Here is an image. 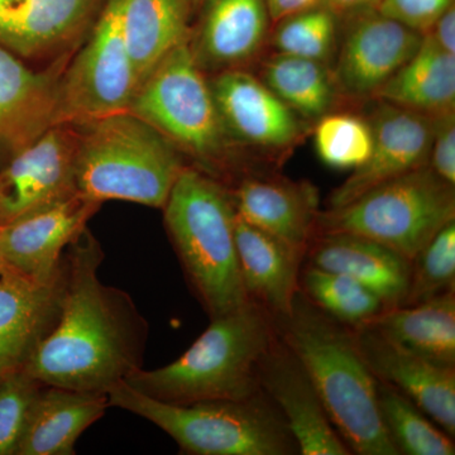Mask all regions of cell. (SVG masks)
Segmentation results:
<instances>
[{
	"mask_svg": "<svg viewBox=\"0 0 455 455\" xmlns=\"http://www.w3.org/2000/svg\"><path fill=\"white\" fill-rule=\"evenodd\" d=\"M274 317L248 301L211 325L176 361L156 370L132 373L134 390L172 405L241 400L260 391V359L276 338Z\"/></svg>",
	"mask_w": 455,
	"mask_h": 455,
	"instance_id": "obj_3",
	"label": "cell"
},
{
	"mask_svg": "<svg viewBox=\"0 0 455 455\" xmlns=\"http://www.w3.org/2000/svg\"><path fill=\"white\" fill-rule=\"evenodd\" d=\"M448 291H455V220L443 227L412 259L400 307L420 304Z\"/></svg>",
	"mask_w": 455,
	"mask_h": 455,
	"instance_id": "obj_32",
	"label": "cell"
},
{
	"mask_svg": "<svg viewBox=\"0 0 455 455\" xmlns=\"http://www.w3.org/2000/svg\"><path fill=\"white\" fill-rule=\"evenodd\" d=\"M314 145L323 164L335 170H357L373 146L370 121L352 113H328L317 119Z\"/></svg>",
	"mask_w": 455,
	"mask_h": 455,
	"instance_id": "obj_31",
	"label": "cell"
},
{
	"mask_svg": "<svg viewBox=\"0 0 455 455\" xmlns=\"http://www.w3.org/2000/svg\"><path fill=\"white\" fill-rule=\"evenodd\" d=\"M122 8L123 0H107L89 41L59 77L53 125L130 110L140 85L123 37Z\"/></svg>",
	"mask_w": 455,
	"mask_h": 455,
	"instance_id": "obj_9",
	"label": "cell"
},
{
	"mask_svg": "<svg viewBox=\"0 0 455 455\" xmlns=\"http://www.w3.org/2000/svg\"><path fill=\"white\" fill-rule=\"evenodd\" d=\"M106 394L42 386L16 455H73L84 431L109 409Z\"/></svg>",
	"mask_w": 455,
	"mask_h": 455,
	"instance_id": "obj_24",
	"label": "cell"
},
{
	"mask_svg": "<svg viewBox=\"0 0 455 455\" xmlns=\"http://www.w3.org/2000/svg\"><path fill=\"white\" fill-rule=\"evenodd\" d=\"M188 8H196L197 5L203 4L205 0H184Z\"/></svg>",
	"mask_w": 455,
	"mask_h": 455,
	"instance_id": "obj_41",
	"label": "cell"
},
{
	"mask_svg": "<svg viewBox=\"0 0 455 455\" xmlns=\"http://www.w3.org/2000/svg\"><path fill=\"white\" fill-rule=\"evenodd\" d=\"M184 0H123L122 31L139 85L179 44L190 41Z\"/></svg>",
	"mask_w": 455,
	"mask_h": 455,
	"instance_id": "obj_27",
	"label": "cell"
},
{
	"mask_svg": "<svg viewBox=\"0 0 455 455\" xmlns=\"http://www.w3.org/2000/svg\"><path fill=\"white\" fill-rule=\"evenodd\" d=\"M101 204L79 194L2 226V250L11 271L50 280L61 271L68 245Z\"/></svg>",
	"mask_w": 455,
	"mask_h": 455,
	"instance_id": "obj_15",
	"label": "cell"
},
{
	"mask_svg": "<svg viewBox=\"0 0 455 455\" xmlns=\"http://www.w3.org/2000/svg\"><path fill=\"white\" fill-rule=\"evenodd\" d=\"M101 0H0V46L20 59L55 53L88 27Z\"/></svg>",
	"mask_w": 455,
	"mask_h": 455,
	"instance_id": "obj_19",
	"label": "cell"
},
{
	"mask_svg": "<svg viewBox=\"0 0 455 455\" xmlns=\"http://www.w3.org/2000/svg\"><path fill=\"white\" fill-rule=\"evenodd\" d=\"M455 220V188L429 164L371 188L346 205L320 212L316 235L372 239L409 260Z\"/></svg>",
	"mask_w": 455,
	"mask_h": 455,
	"instance_id": "obj_8",
	"label": "cell"
},
{
	"mask_svg": "<svg viewBox=\"0 0 455 455\" xmlns=\"http://www.w3.org/2000/svg\"><path fill=\"white\" fill-rule=\"evenodd\" d=\"M379 104L370 121L373 133L370 157L331 194L328 209L346 205L377 185L429 164L434 118Z\"/></svg>",
	"mask_w": 455,
	"mask_h": 455,
	"instance_id": "obj_13",
	"label": "cell"
},
{
	"mask_svg": "<svg viewBox=\"0 0 455 455\" xmlns=\"http://www.w3.org/2000/svg\"><path fill=\"white\" fill-rule=\"evenodd\" d=\"M382 103L435 118L454 112L455 55L424 35L415 55L374 94Z\"/></svg>",
	"mask_w": 455,
	"mask_h": 455,
	"instance_id": "obj_25",
	"label": "cell"
},
{
	"mask_svg": "<svg viewBox=\"0 0 455 455\" xmlns=\"http://www.w3.org/2000/svg\"><path fill=\"white\" fill-rule=\"evenodd\" d=\"M66 260L50 280L0 274V379L23 370L61 314Z\"/></svg>",
	"mask_w": 455,
	"mask_h": 455,
	"instance_id": "obj_16",
	"label": "cell"
},
{
	"mask_svg": "<svg viewBox=\"0 0 455 455\" xmlns=\"http://www.w3.org/2000/svg\"><path fill=\"white\" fill-rule=\"evenodd\" d=\"M75 188L103 204L122 200L164 208L184 170L181 152L130 110L79 125Z\"/></svg>",
	"mask_w": 455,
	"mask_h": 455,
	"instance_id": "obj_5",
	"label": "cell"
},
{
	"mask_svg": "<svg viewBox=\"0 0 455 455\" xmlns=\"http://www.w3.org/2000/svg\"><path fill=\"white\" fill-rule=\"evenodd\" d=\"M454 0H382L376 11L401 25L427 35Z\"/></svg>",
	"mask_w": 455,
	"mask_h": 455,
	"instance_id": "obj_35",
	"label": "cell"
},
{
	"mask_svg": "<svg viewBox=\"0 0 455 455\" xmlns=\"http://www.w3.org/2000/svg\"><path fill=\"white\" fill-rule=\"evenodd\" d=\"M259 386L283 416L301 455H350L319 395L283 340L276 335L259 366Z\"/></svg>",
	"mask_w": 455,
	"mask_h": 455,
	"instance_id": "obj_12",
	"label": "cell"
},
{
	"mask_svg": "<svg viewBox=\"0 0 455 455\" xmlns=\"http://www.w3.org/2000/svg\"><path fill=\"white\" fill-rule=\"evenodd\" d=\"M363 325L427 361L455 367V291L383 310Z\"/></svg>",
	"mask_w": 455,
	"mask_h": 455,
	"instance_id": "obj_26",
	"label": "cell"
},
{
	"mask_svg": "<svg viewBox=\"0 0 455 455\" xmlns=\"http://www.w3.org/2000/svg\"><path fill=\"white\" fill-rule=\"evenodd\" d=\"M355 335L374 377L411 400L455 438V367L440 366L401 348L368 325L355 328Z\"/></svg>",
	"mask_w": 455,
	"mask_h": 455,
	"instance_id": "obj_17",
	"label": "cell"
},
{
	"mask_svg": "<svg viewBox=\"0 0 455 455\" xmlns=\"http://www.w3.org/2000/svg\"><path fill=\"white\" fill-rule=\"evenodd\" d=\"M274 320L350 453L398 455L379 414L377 379L358 348L355 328L328 315L300 290L289 313Z\"/></svg>",
	"mask_w": 455,
	"mask_h": 455,
	"instance_id": "obj_2",
	"label": "cell"
},
{
	"mask_svg": "<svg viewBox=\"0 0 455 455\" xmlns=\"http://www.w3.org/2000/svg\"><path fill=\"white\" fill-rule=\"evenodd\" d=\"M377 395L383 425L398 454H455L454 438L434 423L411 400L379 379Z\"/></svg>",
	"mask_w": 455,
	"mask_h": 455,
	"instance_id": "obj_29",
	"label": "cell"
},
{
	"mask_svg": "<svg viewBox=\"0 0 455 455\" xmlns=\"http://www.w3.org/2000/svg\"><path fill=\"white\" fill-rule=\"evenodd\" d=\"M236 215L307 254L315 238L319 193L307 181L252 172L229 188Z\"/></svg>",
	"mask_w": 455,
	"mask_h": 455,
	"instance_id": "obj_18",
	"label": "cell"
},
{
	"mask_svg": "<svg viewBox=\"0 0 455 455\" xmlns=\"http://www.w3.org/2000/svg\"><path fill=\"white\" fill-rule=\"evenodd\" d=\"M7 265H5L4 257H3V250H2V226H0V274L7 271Z\"/></svg>",
	"mask_w": 455,
	"mask_h": 455,
	"instance_id": "obj_40",
	"label": "cell"
},
{
	"mask_svg": "<svg viewBox=\"0 0 455 455\" xmlns=\"http://www.w3.org/2000/svg\"><path fill=\"white\" fill-rule=\"evenodd\" d=\"M57 83L0 46V166L52 127Z\"/></svg>",
	"mask_w": 455,
	"mask_h": 455,
	"instance_id": "obj_20",
	"label": "cell"
},
{
	"mask_svg": "<svg viewBox=\"0 0 455 455\" xmlns=\"http://www.w3.org/2000/svg\"><path fill=\"white\" fill-rule=\"evenodd\" d=\"M130 112L164 134L196 169L221 184L252 173L228 136L211 83L188 42L171 51L140 84ZM229 187V188H232Z\"/></svg>",
	"mask_w": 455,
	"mask_h": 455,
	"instance_id": "obj_6",
	"label": "cell"
},
{
	"mask_svg": "<svg viewBox=\"0 0 455 455\" xmlns=\"http://www.w3.org/2000/svg\"><path fill=\"white\" fill-rule=\"evenodd\" d=\"M431 40L449 53L455 55V7L451 5L427 33Z\"/></svg>",
	"mask_w": 455,
	"mask_h": 455,
	"instance_id": "obj_37",
	"label": "cell"
},
{
	"mask_svg": "<svg viewBox=\"0 0 455 455\" xmlns=\"http://www.w3.org/2000/svg\"><path fill=\"white\" fill-rule=\"evenodd\" d=\"M429 166L440 179L455 187V114L434 118Z\"/></svg>",
	"mask_w": 455,
	"mask_h": 455,
	"instance_id": "obj_36",
	"label": "cell"
},
{
	"mask_svg": "<svg viewBox=\"0 0 455 455\" xmlns=\"http://www.w3.org/2000/svg\"><path fill=\"white\" fill-rule=\"evenodd\" d=\"M209 83L221 122L235 145L278 161L307 133L304 119L243 68L220 71Z\"/></svg>",
	"mask_w": 455,
	"mask_h": 455,
	"instance_id": "obj_10",
	"label": "cell"
},
{
	"mask_svg": "<svg viewBox=\"0 0 455 455\" xmlns=\"http://www.w3.org/2000/svg\"><path fill=\"white\" fill-rule=\"evenodd\" d=\"M300 291L343 324L357 328L386 310L381 299L355 278L302 265Z\"/></svg>",
	"mask_w": 455,
	"mask_h": 455,
	"instance_id": "obj_30",
	"label": "cell"
},
{
	"mask_svg": "<svg viewBox=\"0 0 455 455\" xmlns=\"http://www.w3.org/2000/svg\"><path fill=\"white\" fill-rule=\"evenodd\" d=\"M110 407L148 420L193 455H292L299 447L283 416L262 391L241 400L172 405L124 381L108 392Z\"/></svg>",
	"mask_w": 455,
	"mask_h": 455,
	"instance_id": "obj_7",
	"label": "cell"
},
{
	"mask_svg": "<svg viewBox=\"0 0 455 455\" xmlns=\"http://www.w3.org/2000/svg\"><path fill=\"white\" fill-rule=\"evenodd\" d=\"M304 265L355 278L381 299L386 309L405 299L411 260L372 239L348 233H319Z\"/></svg>",
	"mask_w": 455,
	"mask_h": 455,
	"instance_id": "obj_21",
	"label": "cell"
},
{
	"mask_svg": "<svg viewBox=\"0 0 455 455\" xmlns=\"http://www.w3.org/2000/svg\"><path fill=\"white\" fill-rule=\"evenodd\" d=\"M79 132L56 124L0 166V226L75 196Z\"/></svg>",
	"mask_w": 455,
	"mask_h": 455,
	"instance_id": "obj_11",
	"label": "cell"
},
{
	"mask_svg": "<svg viewBox=\"0 0 455 455\" xmlns=\"http://www.w3.org/2000/svg\"><path fill=\"white\" fill-rule=\"evenodd\" d=\"M163 209L188 283L211 319L247 304L229 188L202 170L185 166Z\"/></svg>",
	"mask_w": 455,
	"mask_h": 455,
	"instance_id": "obj_4",
	"label": "cell"
},
{
	"mask_svg": "<svg viewBox=\"0 0 455 455\" xmlns=\"http://www.w3.org/2000/svg\"><path fill=\"white\" fill-rule=\"evenodd\" d=\"M44 383L25 370L0 379V455H16Z\"/></svg>",
	"mask_w": 455,
	"mask_h": 455,
	"instance_id": "obj_34",
	"label": "cell"
},
{
	"mask_svg": "<svg viewBox=\"0 0 455 455\" xmlns=\"http://www.w3.org/2000/svg\"><path fill=\"white\" fill-rule=\"evenodd\" d=\"M235 243L247 300L269 315H286L300 290L305 254L236 215Z\"/></svg>",
	"mask_w": 455,
	"mask_h": 455,
	"instance_id": "obj_23",
	"label": "cell"
},
{
	"mask_svg": "<svg viewBox=\"0 0 455 455\" xmlns=\"http://www.w3.org/2000/svg\"><path fill=\"white\" fill-rule=\"evenodd\" d=\"M269 20L278 23L286 18L323 5V0H265Z\"/></svg>",
	"mask_w": 455,
	"mask_h": 455,
	"instance_id": "obj_38",
	"label": "cell"
},
{
	"mask_svg": "<svg viewBox=\"0 0 455 455\" xmlns=\"http://www.w3.org/2000/svg\"><path fill=\"white\" fill-rule=\"evenodd\" d=\"M337 16L324 5L278 22L272 36L277 53L302 57L325 64L334 52Z\"/></svg>",
	"mask_w": 455,
	"mask_h": 455,
	"instance_id": "obj_33",
	"label": "cell"
},
{
	"mask_svg": "<svg viewBox=\"0 0 455 455\" xmlns=\"http://www.w3.org/2000/svg\"><path fill=\"white\" fill-rule=\"evenodd\" d=\"M260 80L304 121L331 113L337 98L333 75L314 60L277 53L263 64Z\"/></svg>",
	"mask_w": 455,
	"mask_h": 455,
	"instance_id": "obj_28",
	"label": "cell"
},
{
	"mask_svg": "<svg viewBox=\"0 0 455 455\" xmlns=\"http://www.w3.org/2000/svg\"><path fill=\"white\" fill-rule=\"evenodd\" d=\"M382 0H323V5L337 14H357L379 7Z\"/></svg>",
	"mask_w": 455,
	"mask_h": 455,
	"instance_id": "obj_39",
	"label": "cell"
},
{
	"mask_svg": "<svg viewBox=\"0 0 455 455\" xmlns=\"http://www.w3.org/2000/svg\"><path fill=\"white\" fill-rule=\"evenodd\" d=\"M65 260L61 314L23 370L44 385L108 395L143 368L148 323L127 292L101 283L103 248L88 228Z\"/></svg>",
	"mask_w": 455,
	"mask_h": 455,
	"instance_id": "obj_1",
	"label": "cell"
},
{
	"mask_svg": "<svg viewBox=\"0 0 455 455\" xmlns=\"http://www.w3.org/2000/svg\"><path fill=\"white\" fill-rule=\"evenodd\" d=\"M423 40L421 33L376 9L355 14L333 74L337 89L352 98H373L415 55Z\"/></svg>",
	"mask_w": 455,
	"mask_h": 455,
	"instance_id": "obj_14",
	"label": "cell"
},
{
	"mask_svg": "<svg viewBox=\"0 0 455 455\" xmlns=\"http://www.w3.org/2000/svg\"><path fill=\"white\" fill-rule=\"evenodd\" d=\"M199 29L188 41L197 65L205 70L242 68L256 59L267 40L265 0H205Z\"/></svg>",
	"mask_w": 455,
	"mask_h": 455,
	"instance_id": "obj_22",
	"label": "cell"
}]
</instances>
